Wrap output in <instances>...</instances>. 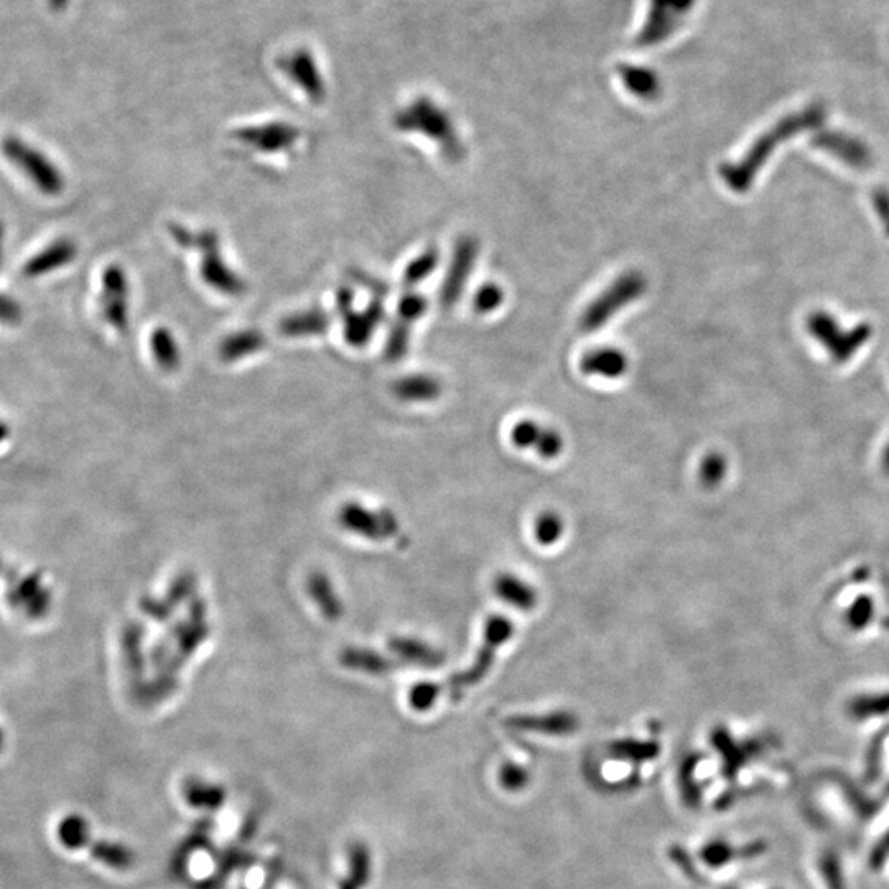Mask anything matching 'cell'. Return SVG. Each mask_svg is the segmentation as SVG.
<instances>
[{
	"instance_id": "4",
	"label": "cell",
	"mask_w": 889,
	"mask_h": 889,
	"mask_svg": "<svg viewBox=\"0 0 889 889\" xmlns=\"http://www.w3.org/2000/svg\"><path fill=\"white\" fill-rule=\"evenodd\" d=\"M647 279L638 270L624 272L613 280L595 300L588 303L580 317V328L585 333L598 331L616 317L623 308L636 302L646 294Z\"/></svg>"
},
{
	"instance_id": "24",
	"label": "cell",
	"mask_w": 889,
	"mask_h": 889,
	"mask_svg": "<svg viewBox=\"0 0 889 889\" xmlns=\"http://www.w3.org/2000/svg\"><path fill=\"white\" fill-rule=\"evenodd\" d=\"M56 837L68 850H81L91 842V827L83 815H66L56 827Z\"/></svg>"
},
{
	"instance_id": "21",
	"label": "cell",
	"mask_w": 889,
	"mask_h": 889,
	"mask_svg": "<svg viewBox=\"0 0 889 889\" xmlns=\"http://www.w3.org/2000/svg\"><path fill=\"white\" fill-rule=\"evenodd\" d=\"M330 325V318L322 310H310V312L297 313L280 323V333L289 338L297 336L320 335L325 333Z\"/></svg>"
},
{
	"instance_id": "14",
	"label": "cell",
	"mask_w": 889,
	"mask_h": 889,
	"mask_svg": "<svg viewBox=\"0 0 889 889\" xmlns=\"http://www.w3.org/2000/svg\"><path fill=\"white\" fill-rule=\"evenodd\" d=\"M580 371L587 376L620 379L628 371V356L618 348H593L580 359Z\"/></svg>"
},
{
	"instance_id": "15",
	"label": "cell",
	"mask_w": 889,
	"mask_h": 889,
	"mask_svg": "<svg viewBox=\"0 0 889 889\" xmlns=\"http://www.w3.org/2000/svg\"><path fill=\"white\" fill-rule=\"evenodd\" d=\"M239 142L266 152L290 149L300 137V132L295 127L287 124H272V126L256 127V129H244L236 132Z\"/></svg>"
},
{
	"instance_id": "18",
	"label": "cell",
	"mask_w": 889,
	"mask_h": 889,
	"mask_svg": "<svg viewBox=\"0 0 889 889\" xmlns=\"http://www.w3.org/2000/svg\"><path fill=\"white\" fill-rule=\"evenodd\" d=\"M373 875V860L366 843L356 842L348 848V868L340 889H364Z\"/></svg>"
},
{
	"instance_id": "25",
	"label": "cell",
	"mask_w": 889,
	"mask_h": 889,
	"mask_svg": "<svg viewBox=\"0 0 889 889\" xmlns=\"http://www.w3.org/2000/svg\"><path fill=\"white\" fill-rule=\"evenodd\" d=\"M264 343H266L264 335L259 331H239V333L228 336L221 343L219 354L224 361H236V359L246 358L249 354L261 350Z\"/></svg>"
},
{
	"instance_id": "11",
	"label": "cell",
	"mask_w": 889,
	"mask_h": 889,
	"mask_svg": "<svg viewBox=\"0 0 889 889\" xmlns=\"http://www.w3.org/2000/svg\"><path fill=\"white\" fill-rule=\"evenodd\" d=\"M427 312V298L424 295L407 292L397 305V317L387 340L386 354L391 361H399L407 354L412 325Z\"/></svg>"
},
{
	"instance_id": "9",
	"label": "cell",
	"mask_w": 889,
	"mask_h": 889,
	"mask_svg": "<svg viewBox=\"0 0 889 889\" xmlns=\"http://www.w3.org/2000/svg\"><path fill=\"white\" fill-rule=\"evenodd\" d=\"M99 307L104 320L114 330H127L129 325V280L124 269L109 266L104 270L103 289L99 297Z\"/></svg>"
},
{
	"instance_id": "3",
	"label": "cell",
	"mask_w": 889,
	"mask_h": 889,
	"mask_svg": "<svg viewBox=\"0 0 889 889\" xmlns=\"http://www.w3.org/2000/svg\"><path fill=\"white\" fill-rule=\"evenodd\" d=\"M0 152L42 195L60 196L65 190V175L60 168L17 135H5L0 142Z\"/></svg>"
},
{
	"instance_id": "2",
	"label": "cell",
	"mask_w": 889,
	"mask_h": 889,
	"mask_svg": "<svg viewBox=\"0 0 889 889\" xmlns=\"http://www.w3.org/2000/svg\"><path fill=\"white\" fill-rule=\"evenodd\" d=\"M397 129L404 132H419L433 140L440 147L445 159L458 162L465 157V147L458 135L457 127L447 112L438 108L430 99L420 98L396 117Z\"/></svg>"
},
{
	"instance_id": "37",
	"label": "cell",
	"mask_w": 889,
	"mask_h": 889,
	"mask_svg": "<svg viewBox=\"0 0 889 889\" xmlns=\"http://www.w3.org/2000/svg\"><path fill=\"white\" fill-rule=\"evenodd\" d=\"M7 435H9V427H5V424L0 422V442H2Z\"/></svg>"
},
{
	"instance_id": "1",
	"label": "cell",
	"mask_w": 889,
	"mask_h": 889,
	"mask_svg": "<svg viewBox=\"0 0 889 889\" xmlns=\"http://www.w3.org/2000/svg\"><path fill=\"white\" fill-rule=\"evenodd\" d=\"M824 121L825 111L817 106L784 117L769 131L759 135L740 160L723 163L720 167L722 182L735 193H746L753 187L759 172L779 145L784 144L792 135L806 132L810 127H817Z\"/></svg>"
},
{
	"instance_id": "30",
	"label": "cell",
	"mask_w": 889,
	"mask_h": 889,
	"mask_svg": "<svg viewBox=\"0 0 889 889\" xmlns=\"http://www.w3.org/2000/svg\"><path fill=\"white\" fill-rule=\"evenodd\" d=\"M725 473H727V463L720 453H710L700 463V481L707 488H715L720 485Z\"/></svg>"
},
{
	"instance_id": "33",
	"label": "cell",
	"mask_w": 889,
	"mask_h": 889,
	"mask_svg": "<svg viewBox=\"0 0 889 889\" xmlns=\"http://www.w3.org/2000/svg\"><path fill=\"white\" fill-rule=\"evenodd\" d=\"M438 692H440V690H438L437 685H419L417 689H414V694H412V703H414V707L419 708V710H427V708L432 707L433 702L437 700Z\"/></svg>"
},
{
	"instance_id": "6",
	"label": "cell",
	"mask_w": 889,
	"mask_h": 889,
	"mask_svg": "<svg viewBox=\"0 0 889 889\" xmlns=\"http://www.w3.org/2000/svg\"><path fill=\"white\" fill-rule=\"evenodd\" d=\"M170 233L180 246H193L201 252V275L208 285L223 294L241 295L246 292L243 280L224 264L215 233L193 234L180 226H173Z\"/></svg>"
},
{
	"instance_id": "35",
	"label": "cell",
	"mask_w": 889,
	"mask_h": 889,
	"mask_svg": "<svg viewBox=\"0 0 889 889\" xmlns=\"http://www.w3.org/2000/svg\"><path fill=\"white\" fill-rule=\"evenodd\" d=\"M4 241H5V226L2 221H0V264H2V259H4Z\"/></svg>"
},
{
	"instance_id": "26",
	"label": "cell",
	"mask_w": 889,
	"mask_h": 889,
	"mask_svg": "<svg viewBox=\"0 0 889 889\" xmlns=\"http://www.w3.org/2000/svg\"><path fill=\"white\" fill-rule=\"evenodd\" d=\"M437 264L438 252L435 247H430L420 256L415 257L404 272L402 282H404L405 289H414L415 285H419L422 280L427 279L429 275H432L433 270L437 269Z\"/></svg>"
},
{
	"instance_id": "38",
	"label": "cell",
	"mask_w": 889,
	"mask_h": 889,
	"mask_svg": "<svg viewBox=\"0 0 889 889\" xmlns=\"http://www.w3.org/2000/svg\"><path fill=\"white\" fill-rule=\"evenodd\" d=\"M0 748H2V733H0Z\"/></svg>"
},
{
	"instance_id": "7",
	"label": "cell",
	"mask_w": 889,
	"mask_h": 889,
	"mask_svg": "<svg viewBox=\"0 0 889 889\" xmlns=\"http://www.w3.org/2000/svg\"><path fill=\"white\" fill-rule=\"evenodd\" d=\"M514 634V624L506 616H491L485 626V639L483 646L476 654L475 661L471 664L470 669L461 674L453 675L450 680V692L453 697L458 695L465 689L475 687L485 679L486 675L491 671L496 661V652L503 644L508 643Z\"/></svg>"
},
{
	"instance_id": "22",
	"label": "cell",
	"mask_w": 889,
	"mask_h": 889,
	"mask_svg": "<svg viewBox=\"0 0 889 889\" xmlns=\"http://www.w3.org/2000/svg\"><path fill=\"white\" fill-rule=\"evenodd\" d=\"M89 853L93 855L94 860H98L101 865L108 866L111 870L127 871L135 865V853L132 852V848L119 842L101 840L91 845Z\"/></svg>"
},
{
	"instance_id": "8",
	"label": "cell",
	"mask_w": 889,
	"mask_h": 889,
	"mask_svg": "<svg viewBox=\"0 0 889 889\" xmlns=\"http://www.w3.org/2000/svg\"><path fill=\"white\" fill-rule=\"evenodd\" d=\"M478 251H480V244L475 238L463 236L458 239L457 244L453 247L452 262L448 266L447 275H445L442 289H440V303L443 307L452 308L453 305L460 302L466 282L475 269Z\"/></svg>"
},
{
	"instance_id": "19",
	"label": "cell",
	"mask_w": 889,
	"mask_h": 889,
	"mask_svg": "<svg viewBox=\"0 0 889 889\" xmlns=\"http://www.w3.org/2000/svg\"><path fill=\"white\" fill-rule=\"evenodd\" d=\"M182 792L183 799L193 809L218 810L226 802L224 787L201 779H190L185 782Z\"/></svg>"
},
{
	"instance_id": "29",
	"label": "cell",
	"mask_w": 889,
	"mask_h": 889,
	"mask_svg": "<svg viewBox=\"0 0 889 889\" xmlns=\"http://www.w3.org/2000/svg\"><path fill=\"white\" fill-rule=\"evenodd\" d=\"M503 302V289L498 284H493V282H488V284L480 287L475 297H473V307H475L476 313H481V315H489V313L496 312L503 305Z\"/></svg>"
},
{
	"instance_id": "12",
	"label": "cell",
	"mask_w": 889,
	"mask_h": 889,
	"mask_svg": "<svg viewBox=\"0 0 889 889\" xmlns=\"http://www.w3.org/2000/svg\"><path fill=\"white\" fill-rule=\"evenodd\" d=\"M511 440L517 448H532L544 460L560 457L564 450V437L557 430L537 424L534 420H521L512 427Z\"/></svg>"
},
{
	"instance_id": "5",
	"label": "cell",
	"mask_w": 889,
	"mask_h": 889,
	"mask_svg": "<svg viewBox=\"0 0 889 889\" xmlns=\"http://www.w3.org/2000/svg\"><path fill=\"white\" fill-rule=\"evenodd\" d=\"M806 330L838 364L853 359L873 335L870 323H860L852 330H843L837 318L824 310H815L807 315Z\"/></svg>"
},
{
	"instance_id": "23",
	"label": "cell",
	"mask_w": 889,
	"mask_h": 889,
	"mask_svg": "<svg viewBox=\"0 0 889 889\" xmlns=\"http://www.w3.org/2000/svg\"><path fill=\"white\" fill-rule=\"evenodd\" d=\"M440 392V381L427 374H412L396 384V394L404 401H433Z\"/></svg>"
},
{
	"instance_id": "32",
	"label": "cell",
	"mask_w": 889,
	"mask_h": 889,
	"mask_svg": "<svg viewBox=\"0 0 889 889\" xmlns=\"http://www.w3.org/2000/svg\"><path fill=\"white\" fill-rule=\"evenodd\" d=\"M24 318V310L14 297L0 294V323L7 326H17Z\"/></svg>"
},
{
	"instance_id": "20",
	"label": "cell",
	"mask_w": 889,
	"mask_h": 889,
	"mask_svg": "<svg viewBox=\"0 0 889 889\" xmlns=\"http://www.w3.org/2000/svg\"><path fill=\"white\" fill-rule=\"evenodd\" d=\"M509 723L524 730L540 731L549 735H567L577 728V718L568 712H554L542 717H517L509 720Z\"/></svg>"
},
{
	"instance_id": "36",
	"label": "cell",
	"mask_w": 889,
	"mask_h": 889,
	"mask_svg": "<svg viewBox=\"0 0 889 889\" xmlns=\"http://www.w3.org/2000/svg\"><path fill=\"white\" fill-rule=\"evenodd\" d=\"M889 853V838L886 840L883 845H881L880 850H878V862H883V858L886 857Z\"/></svg>"
},
{
	"instance_id": "13",
	"label": "cell",
	"mask_w": 889,
	"mask_h": 889,
	"mask_svg": "<svg viewBox=\"0 0 889 889\" xmlns=\"http://www.w3.org/2000/svg\"><path fill=\"white\" fill-rule=\"evenodd\" d=\"M76 256H78V246L75 241L68 238L56 239L25 262L22 275L25 279H40L68 266L75 261Z\"/></svg>"
},
{
	"instance_id": "34",
	"label": "cell",
	"mask_w": 889,
	"mask_h": 889,
	"mask_svg": "<svg viewBox=\"0 0 889 889\" xmlns=\"http://www.w3.org/2000/svg\"><path fill=\"white\" fill-rule=\"evenodd\" d=\"M875 208L880 215L881 223L885 224L886 233L889 234V195L885 191H878L875 195Z\"/></svg>"
},
{
	"instance_id": "10",
	"label": "cell",
	"mask_w": 889,
	"mask_h": 889,
	"mask_svg": "<svg viewBox=\"0 0 889 889\" xmlns=\"http://www.w3.org/2000/svg\"><path fill=\"white\" fill-rule=\"evenodd\" d=\"M812 145L858 172L868 170L873 165L870 147L855 135L838 131L820 132L814 135Z\"/></svg>"
},
{
	"instance_id": "28",
	"label": "cell",
	"mask_w": 889,
	"mask_h": 889,
	"mask_svg": "<svg viewBox=\"0 0 889 889\" xmlns=\"http://www.w3.org/2000/svg\"><path fill=\"white\" fill-rule=\"evenodd\" d=\"M564 519L554 511H545L537 517L534 536L542 545H554L564 536Z\"/></svg>"
},
{
	"instance_id": "31",
	"label": "cell",
	"mask_w": 889,
	"mask_h": 889,
	"mask_svg": "<svg viewBox=\"0 0 889 889\" xmlns=\"http://www.w3.org/2000/svg\"><path fill=\"white\" fill-rule=\"evenodd\" d=\"M401 651H404L410 659L425 664V666H438L443 662V654L432 647L419 643H401Z\"/></svg>"
},
{
	"instance_id": "27",
	"label": "cell",
	"mask_w": 889,
	"mask_h": 889,
	"mask_svg": "<svg viewBox=\"0 0 889 889\" xmlns=\"http://www.w3.org/2000/svg\"><path fill=\"white\" fill-rule=\"evenodd\" d=\"M150 346L154 350L155 359L159 361L162 368H177V364L180 363V351H178L177 341H175L170 331H155L152 338H150Z\"/></svg>"
},
{
	"instance_id": "16",
	"label": "cell",
	"mask_w": 889,
	"mask_h": 889,
	"mask_svg": "<svg viewBox=\"0 0 889 889\" xmlns=\"http://www.w3.org/2000/svg\"><path fill=\"white\" fill-rule=\"evenodd\" d=\"M494 593L508 605L514 606L517 610L529 611L534 610L537 606L536 588L526 580L512 575V573H501L494 580Z\"/></svg>"
},
{
	"instance_id": "17",
	"label": "cell",
	"mask_w": 889,
	"mask_h": 889,
	"mask_svg": "<svg viewBox=\"0 0 889 889\" xmlns=\"http://www.w3.org/2000/svg\"><path fill=\"white\" fill-rule=\"evenodd\" d=\"M618 76L629 93L643 101H656L661 96V81L654 71L643 66L623 65L618 68Z\"/></svg>"
}]
</instances>
